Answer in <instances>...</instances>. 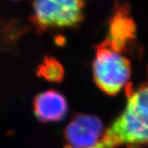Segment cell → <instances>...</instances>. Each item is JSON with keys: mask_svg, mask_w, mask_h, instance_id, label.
<instances>
[{"mask_svg": "<svg viewBox=\"0 0 148 148\" xmlns=\"http://www.w3.org/2000/svg\"><path fill=\"white\" fill-rule=\"evenodd\" d=\"M104 132V124L98 117L76 114L64 129V148H92L100 142Z\"/></svg>", "mask_w": 148, "mask_h": 148, "instance_id": "obj_4", "label": "cell"}, {"mask_svg": "<svg viewBox=\"0 0 148 148\" xmlns=\"http://www.w3.org/2000/svg\"><path fill=\"white\" fill-rule=\"evenodd\" d=\"M85 0H34L32 21L40 31L75 28L84 18Z\"/></svg>", "mask_w": 148, "mask_h": 148, "instance_id": "obj_3", "label": "cell"}, {"mask_svg": "<svg viewBox=\"0 0 148 148\" xmlns=\"http://www.w3.org/2000/svg\"><path fill=\"white\" fill-rule=\"evenodd\" d=\"M33 111L37 119L42 123L58 122L68 114V101L57 90H45L34 98Z\"/></svg>", "mask_w": 148, "mask_h": 148, "instance_id": "obj_5", "label": "cell"}, {"mask_svg": "<svg viewBox=\"0 0 148 148\" xmlns=\"http://www.w3.org/2000/svg\"><path fill=\"white\" fill-rule=\"evenodd\" d=\"M125 90L123 110L92 148H142L148 145V84L134 89L129 83Z\"/></svg>", "mask_w": 148, "mask_h": 148, "instance_id": "obj_2", "label": "cell"}, {"mask_svg": "<svg viewBox=\"0 0 148 148\" xmlns=\"http://www.w3.org/2000/svg\"><path fill=\"white\" fill-rule=\"evenodd\" d=\"M36 74L38 77L48 82H61L64 79V69L63 65L56 58L46 56L38 66Z\"/></svg>", "mask_w": 148, "mask_h": 148, "instance_id": "obj_6", "label": "cell"}, {"mask_svg": "<svg viewBox=\"0 0 148 148\" xmlns=\"http://www.w3.org/2000/svg\"><path fill=\"white\" fill-rule=\"evenodd\" d=\"M135 36L136 25L129 8L116 6L106 38L95 47L92 64L95 83L106 94L116 95L129 84L132 65L125 53Z\"/></svg>", "mask_w": 148, "mask_h": 148, "instance_id": "obj_1", "label": "cell"}]
</instances>
